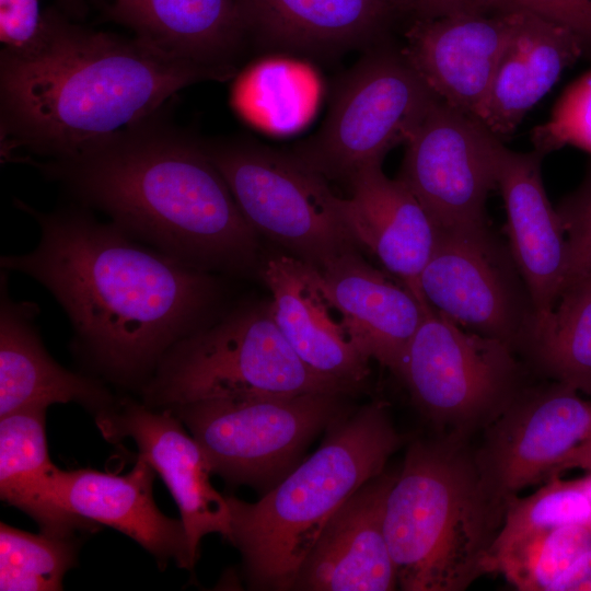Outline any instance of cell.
<instances>
[{
	"label": "cell",
	"mask_w": 591,
	"mask_h": 591,
	"mask_svg": "<svg viewBox=\"0 0 591 591\" xmlns=\"http://www.w3.org/2000/svg\"><path fill=\"white\" fill-rule=\"evenodd\" d=\"M15 207L39 228L37 245L3 255L1 269L43 285L67 314L76 346L120 384L149 381L162 358L218 315L223 286L212 273L147 245L92 210Z\"/></svg>",
	"instance_id": "6da1fadb"
},
{
	"label": "cell",
	"mask_w": 591,
	"mask_h": 591,
	"mask_svg": "<svg viewBox=\"0 0 591 591\" xmlns=\"http://www.w3.org/2000/svg\"><path fill=\"white\" fill-rule=\"evenodd\" d=\"M76 204L134 239L209 273L242 274L259 236L241 212L202 140L162 108L56 160H27Z\"/></svg>",
	"instance_id": "7a4b0ae2"
},
{
	"label": "cell",
	"mask_w": 591,
	"mask_h": 591,
	"mask_svg": "<svg viewBox=\"0 0 591 591\" xmlns=\"http://www.w3.org/2000/svg\"><path fill=\"white\" fill-rule=\"evenodd\" d=\"M216 80L137 37L83 27L57 8L33 44L0 53V142L7 160L67 158L160 111L185 86Z\"/></svg>",
	"instance_id": "3957f363"
},
{
	"label": "cell",
	"mask_w": 591,
	"mask_h": 591,
	"mask_svg": "<svg viewBox=\"0 0 591 591\" xmlns=\"http://www.w3.org/2000/svg\"><path fill=\"white\" fill-rule=\"evenodd\" d=\"M320 448L255 502L227 497L232 541L251 587L292 590L298 572L334 513L384 472L405 438L383 402L334 422Z\"/></svg>",
	"instance_id": "277c9868"
},
{
	"label": "cell",
	"mask_w": 591,
	"mask_h": 591,
	"mask_svg": "<svg viewBox=\"0 0 591 591\" xmlns=\"http://www.w3.org/2000/svg\"><path fill=\"white\" fill-rule=\"evenodd\" d=\"M501 525L470 437L413 441L385 503L384 531L404 591H463L488 572Z\"/></svg>",
	"instance_id": "5b68a950"
},
{
	"label": "cell",
	"mask_w": 591,
	"mask_h": 591,
	"mask_svg": "<svg viewBox=\"0 0 591 591\" xmlns=\"http://www.w3.org/2000/svg\"><path fill=\"white\" fill-rule=\"evenodd\" d=\"M313 393L355 396L300 359L269 303L242 304L218 315L172 347L142 386L144 404L160 408Z\"/></svg>",
	"instance_id": "8992f818"
},
{
	"label": "cell",
	"mask_w": 591,
	"mask_h": 591,
	"mask_svg": "<svg viewBox=\"0 0 591 591\" xmlns=\"http://www.w3.org/2000/svg\"><path fill=\"white\" fill-rule=\"evenodd\" d=\"M241 212L259 236L321 270L360 250L327 179L282 152L242 137L204 141Z\"/></svg>",
	"instance_id": "52a82bcc"
},
{
	"label": "cell",
	"mask_w": 591,
	"mask_h": 591,
	"mask_svg": "<svg viewBox=\"0 0 591 591\" xmlns=\"http://www.w3.org/2000/svg\"><path fill=\"white\" fill-rule=\"evenodd\" d=\"M351 395L313 393L209 399L170 409L200 445L212 474L266 493L300 462L312 440L352 413Z\"/></svg>",
	"instance_id": "ba28073f"
},
{
	"label": "cell",
	"mask_w": 591,
	"mask_h": 591,
	"mask_svg": "<svg viewBox=\"0 0 591 591\" xmlns=\"http://www.w3.org/2000/svg\"><path fill=\"white\" fill-rule=\"evenodd\" d=\"M513 352L507 343L466 331L426 303L397 376L439 432L471 438L523 389Z\"/></svg>",
	"instance_id": "9c48e42d"
},
{
	"label": "cell",
	"mask_w": 591,
	"mask_h": 591,
	"mask_svg": "<svg viewBox=\"0 0 591 591\" xmlns=\"http://www.w3.org/2000/svg\"><path fill=\"white\" fill-rule=\"evenodd\" d=\"M439 97L403 51H368L339 81L321 128L292 153L324 178L345 181L409 139Z\"/></svg>",
	"instance_id": "30bf717a"
},
{
	"label": "cell",
	"mask_w": 591,
	"mask_h": 591,
	"mask_svg": "<svg viewBox=\"0 0 591 591\" xmlns=\"http://www.w3.org/2000/svg\"><path fill=\"white\" fill-rule=\"evenodd\" d=\"M591 437V402L565 384L522 389L484 430L475 463L501 519L526 487L558 476L568 455Z\"/></svg>",
	"instance_id": "8fae6325"
},
{
	"label": "cell",
	"mask_w": 591,
	"mask_h": 591,
	"mask_svg": "<svg viewBox=\"0 0 591 591\" xmlns=\"http://www.w3.org/2000/svg\"><path fill=\"white\" fill-rule=\"evenodd\" d=\"M501 140L438 99L406 141L398 175L441 231L487 229L485 202L497 187Z\"/></svg>",
	"instance_id": "7c38bea8"
},
{
	"label": "cell",
	"mask_w": 591,
	"mask_h": 591,
	"mask_svg": "<svg viewBox=\"0 0 591 591\" xmlns=\"http://www.w3.org/2000/svg\"><path fill=\"white\" fill-rule=\"evenodd\" d=\"M96 422L109 441L134 440L138 456L161 476L178 507L194 565L204 536L219 534L231 543L227 497L211 485L212 471L204 451L170 408L154 410L125 398L97 413Z\"/></svg>",
	"instance_id": "4fadbf2b"
},
{
	"label": "cell",
	"mask_w": 591,
	"mask_h": 591,
	"mask_svg": "<svg viewBox=\"0 0 591 591\" xmlns=\"http://www.w3.org/2000/svg\"><path fill=\"white\" fill-rule=\"evenodd\" d=\"M488 231L444 232L419 280L424 301L462 327L514 350L532 324Z\"/></svg>",
	"instance_id": "5bb4252c"
},
{
	"label": "cell",
	"mask_w": 591,
	"mask_h": 591,
	"mask_svg": "<svg viewBox=\"0 0 591 591\" xmlns=\"http://www.w3.org/2000/svg\"><path fill=\"white\" fill-rule=\"evenodd\" d=\"M259 273L271 293L274 320L296 354L316 374L357 395L370 375V359L318 270L289 254H276Z\"/></svg>",
	"instance_id": "9a60e30c"
},
{
	"label": "cell",
	"mask_w": 591,
	"mask_h": 591,
	"mask_svg": "<svg viewBox=\"0 0 591 591\" xmlns=\"http://www.w3.org/2000/svg\"><path fill=\"white\" fill-rule=\"evenodd\" d=\"M397 474L381 473L334 513L301 566L292 590L391 591L398 587L384 531Z\"/></svg>",
	"instance_id": "2e32d148"
},
{
	"label": "cell",
	"mask_w": 591,
	"mask_h": 591,
	"mask_svg": "<svg viewBox=\"0 0 591 591\" xmlns=\"http://www.w3.org/2000/svg\"><path fill=\"white\" fill-rule=\"evenodd\" d=\"M543 154L515 152L502 143L497 159V188L506 209L507 232L532 311V325L543 322L565 289L567 243L557 210L542 179Z\"/></svg>",
	"instance_id": "e0dca14e"
},
{
	"label": "cell",
	"mask_w": 591,
	"mask_h": 591,
	"mask_svg": "<svg viewBox=\"0 0 591 591\" xmlns=\"http://www.w3.org/2000/svg\"><path fill=\"white\" fill-rule=\"evenodd\" d=\"M509 32V10L415 20L402 51L442 102L477 119Z\"/></svg>",
	"instance_id": "ac0fdd59"
},
{
	"label": "cell",
	"mask_w": 591,
	"mask_h": 591,
	"mask_svg": "<svg viewBox=\"0 0 591 591\" xmlns=\"http://www.w3.org/2000/svg\"><path fill=\"white\" fill-rule=\"evenodd\" d=\"M382 161H372L348 179L344 220L360 248L373 254L421 302L418 280L441 230L409 188L389 178Z\"/></svg>",
	"instance_id": "d6986e66"
},
{
	"label": "cell",
	"mask_w": 591,
	"mask_h": 591,
	"mask_svg": "<svg viewBox=\"0 0 591 591\" xmlns=\"http://www.w3.org/2000/svg\"><path fill=\"white\" fill-rule=\"evenodd\" d=\"M104 16L178 60L233 77L246 48L235 0H106Z\"/></svg>",
	"instance_id": "ffe728a7"
},
{
	"label": "cell",
	"mask_w": 591,
	"mask_h": 591,
	"mask_svg": "<svg viewBox=\"0 0 591 591\" xmlns=\"http://www.w3.org/2000/svg\"><path fill=\"white\" fill-rule=\"evenodd\" d=\"M246 43L259 50L336 57L369 45L390 0H235Z\"/></svg>",
	"instance_id": "44dd1931"
},
{
	"label": "cell",
	"mask_w": 591,
	"mask_h": 591,
	"mask_svg": "<svg viewBox=\"0 0 591 591\" xmlns=\"http://www.w3.org/2000/svg\"><path fill=\"white\" fill-rule=\"evenodd\" d=\"M509 11L510 32L477 118L500 140L514 132L587 49L576 33L559 23L524 9Z\"/></svg>",
	"instance_id": "7402d4cb"
},
{
	"label": "cell",
	"mask_w": 591,
	"mask_h": 591,
	"mask_svg": "<svg viewBox=\"0 0 591 591\" xmlns=\"http://www.w3.org/2000/svg\"><path fill=\"white\" fill-rule=\"evenodd\" d=\"M8 273L0 285V417L57 403H79L100 413L115 401L97 380L71 372L47 352L35 325L36 303L16 301L8 290Z\"/></svg>",
	"instance_id": "603a6c76"
},
{
	"label": "cell",
	"mask_w": 591,
	"mask_h": 591,
	"mask_svg": "<svg viewBox=\"0 0 591 591\" xmlns=\"http://www.w3.org/2000/svg\"><path fill=\"white\" fill-rule=\"evenodd\" d=\"M155 471L142 457L126 475L95 470L65 471L61 493L78 517L118 530L161 563L173 559L192 570L188 540L182 520L163 514L153 499Z\"/></svg>",
	"instance_id": "cb8c5ba5"
},
{
	"label": "cell",
	"mask_w": 591,
	"mask_h": 591,
	"mask_svg": "<svg viewBox=\"0 0 591 591\" xmlns=\"http://www.w3.org/2000/svg\"><path fill=\"white\" fill-rule=\"evenodd\" d=\"M318 273L362 352L397 376L426 302L372 267L358 251L337 257Z\"/></svg>",
	"instance_id": "d4e9b609"
},
{
	"label": "cell",
	"mask_w": 591,
	"mask_h": 591,
	"mask_svg": "<svg viewBox=\"0 0 591 591\" xmlns=\"http://www.w3.org/2000/svg\"><path fill=\"white\" fill-rule=\"evenodd\" d=\"M45 413L30 408L0 417V495L33 518L42 532L72 537L95 523L71 512L63 501L65 471L50 461Z\"/></svg>",
	"instance_id": "484cf974"
},
{
	"label": "cell",
	"mask_w": 591,
	"mask_h": 591,
	"mask_svg": "<svg viewBox=\"0 0 591 591\" xmlns=\"http://www.w3.org/2000/svg\"><path fill=\"white\" fill-rule=\"evenodd\" d=\"M556 382L591 395V276L568 286L524 344Z\"/></svg>",
	"instance_id": "4316f807"
},
{
	"label": "cell",
	"mask_w": 591,
	"mask_h": 591,
	"mask_svg": "<svg viewBox=\"0 0 591 591\" xmlns=\"http://www.w3.org/2000/svg\"><path fill=\"white\" fill-rule=\"evenodd\" d=\"M590 547L589 526H561L522 540L494 555L488 572H500L521 591H552L556 581Z\"/></svg>",
	"instance_id": "83f0119b"
},
{
	"label": "cell",
	"mask_w": 591,
	"mask_h": 591,
	"mask_svg": "<svg viewBox=\"0 0 591 591\" xmlns=\"http://www.w3.org/2000/svg\"><path fill=\"white\" fill-rule=\"evenodd\" d=\"M591 523V495L584 477L546 482L535 493L512 500L493 543L490 558L533 535L567 525ZM489 565V561H488Z\"/></svg>",
	"instance_id": "f1b7e54d"
},
{
	"label": "cell",
	"mask_w": 591,
	"mask_h": 591,
	"mask_svg": "<svg viewBox=\"0 0 591 591\" xmlns=\"http://www.w3.org/2000/svg\"><path fill=\"white\" fill-rule=\"evenodd\" d=\"M74 563L71 537L33 534L0 524L1 591L60 590Z\"/></svg>",
	"instance_id": "f546056e"
},
{
	"label": "cell",
	"mask_w": 591,
	"mask_h": 591,
	"mask_svg": "<svg viewBox=\"0 0 591 591\" xmlns=\"http://www.w3.org/2000/svg\"><path fill=\"white\" fill-rule=\"evenodd\" d=\"M531 139L542 154L566 146L591 153V69L564 90L548 119L533 128Z\"/></svg>",
	"instance_id": "4dcf8cb0"
},
{
	"label": "cell",
	"mask_w": 591,
	"mask_h": 591,
	"mask_svg": "<svg viewBox=\"0 0 591 591\" xmlns=\"http://www.w3.org/2000/svg\"><path fill=\"white\" fill-rule=\"evenodd\" d=\"M557 213L567 243L566 289L591 274V166L579 188L563 200Z\"/></svg>",
	"instance_id": "1f68e13d"
},
{
	"label": "cell",
	"mask_w": 591,
	"mask_h": 591,
	"mask_svg": "<svg viewBox=\"0 0 591 591\" xmlns=\"http://www.w3.org/2000/svg\"><path fill=\"white\" fill-rule=\"evenodd\" d=\"M44 13L39 0H0V39L5 48L21 49L38 37Z\"/></svg>",
	"instance_id": "d6a6232c"
},
{
	"label": "cell",
	"mask_w": 591,
	"mask_h": 591,
	"mask_svg": "<svg viewBox=\"0 0 591 591\" xmlns=\"http://www.w3.org/2000/svg\"><path fill=\"white\" fill-rule=\"evenodd\" d=\"M510 9H524L561 24L591 49V0H510Z\"/></svg>",
	"instance_id": "836d02e7"
},
{
	"label": "cell",
	"mask_w": 591,
	"mask_h": 591,
	"mask_svg": "<svg viewBox=\"0 0 591 591\" xmlns=\"http://www.w3.org/2000/svg\"><path fill=\"white\" fill-rule=\"evenodd\" d=\"M394 10L408 13L415 20H428L460 14H494L510 9V0H390Z\"/></svg>",
	"instance_id": "e575fe53"
},
{
	"label": "cell",
	"mask_w": 591,
	"mask_h": 591,
	"mask_svg": "<svg viewBox=\"0 0 591 591\" xmlns=\"http://www.w3.org/2000/svg\"><path fill=\"white\" fill-rule=\"evenodd\" d=\"M552 591H591V547L556 581Z\"/></svg>",
	"instance_id": "d590c367"
},
{
	"label": "cell",
	"mask_w": 591,
	"mask_h": 591,
	"mask_svg": "<svg viewBox=\"0 0 591 591\" xmlns=\"http://www.w3.org/2000/svg\"><path fill=\"white\" fill-rule=\"evenodd\" d=\"M573 467L582 468L591 473V437L568 455L561 465L560 473Z\"/></svg>",
	"instance_id": "8d00e7d4"
},
{
	"label": "cell",
	"mask_w": 591,
	"mask_h": 591,
	"mask_svg": "<svg viewBox=\"0 0 591 591\" xmlns=\"http://www.w3.org/2000/svg\"><path fill=\"white\" fill-rule=\"evenodd\" d=\"M59 10L71 20L82 19L88 10L85 0H57Z\"/></svg>",
	"instance_id": "74e56055"
},
{
	"label": "cell",
	"mask_w": 591,
	"mask_h": 591,
	"mask_svg": "<svg viewBox=\"0 0 591 591\" xmlns=\"http://www.w3.org/2000/svg\"><path fill=\"white\" fill-rule=\"evenodd\" d=\"M584 480H586V485H587V487H588V490H589V493H590V495H591V475L584 477ZM589 528L591 529V523H590Z\"/></svg>",
	"instance_id": "f35d334b"
},
{
	"label": "cell",
	"mask_w": 591,
	"mask_h": 591,
	"mask_svg": "<svg viewBox=\"0 0 591 591\" xmlns=\"http://www.w3.org/2000/svg\"><path fill=\"white\" fill-rule=\"evenodd\" d=\"M591 276V274H589Z\"/></svg>",
	"instance_id": "ab89813d"
}]
</instances>
